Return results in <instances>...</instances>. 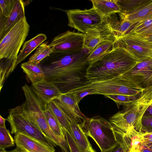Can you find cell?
<instances>
[{"mask_svg":"<svg viewBox=\"0 0 152 152\" xmlns=\"http://www.w3.org/2000/svg\"><path fill=\"white\" fill-rule=\"evenodd\" d=\"M31 88L37 95L46 104L59 98L62 94L56 85L45 79L32 84Z\"/></svg>","mask_w":152,"mask_h":152,"instance_id":"obj_14","label":"cell"},{"mask_svg":"<svg viewBox=\"0 0 152 152\" xmlns=\"http://www.w3.org/2000/svg\"><path fill=\"white\" fill-rule=\"evenodd\" d=\"M139 61L125 49L115 47L101 58L90 64L86 77L91 82L111 79L129 70Z\"/></svg>","mask_w":152,"mask_h":152,"instance_id":"obj_1","label":"cell"},{"mask_svg":"<svg viewBox=\"0 0 152 152\" xmlns=\"http://www.w3.org/2000/svg\"><path fill=\"white\" fill-rule=\"evenodd\" d=\"M48 42L42 43L36 49L35 52L30 57L28 62L39 64L45 58L53 52L52 48L48 45Z\"/></svg>","mask_w":152,"mask_h":152,"instance_id":"obj_28","label":"cell"},{"mask_svg":"<svg viewBox=\"0 0 152 152\" xmlns=\"http://www.w3.org/2000/svg\"><path fill=\"white\" fill-rule=\"evenodd\" d=\"M122 47L139 61L152 58V48L137 34L130 33L117 39L114 47Z\"/></svg>","mask_w":152,"mask_h":152,"instance_id":"obj_11","label":"cell"},{"mask_svg":"<svg viewBox=\"0 0 152 152\" xmlns=\"http://www.w3.org/2000/svg\"><path fill=\"white\" fill-rule=\"evenodd\" d=\"M30 26L25 17L14 25L0 39V59L16 62L19 50L28 36Z\"/></svg>","mask_w":152,"mask_h":152,"instance_id":"obj_5","label":"cell"},{"mask_svg":"<svg viewBox=\"0 0 152 152\" xmlns=\"http://www.w3.org/2000/svg\"><path fill=\"white\" fill-rule=\"evenodd\" d=\"M15 0H0V18L7 17L13 8Z\"/></svg>","mask_w":152,"mask_h":152,"instance_id":"obj_32","label":"cell"},{"mask_svg":"<svg viewBox=\"0 0 152 152\" xmlns=\"http://www.w3.org/2000/svg\"><path fill=\"white\" fill-rule=\"evenodd\" d=\"M144 145L147 144L152 143V132H142Z\"/></svg>","mask_w":152,"mask_h":152,"instance_id":"obj_38","label":"cell"},{"mask_svg":"<svg viewBox=\"0 0 152 152\" xmlns=\"http://www.w3.org/2000/svg\"><path fill=\"white\" fill-rule=\"evenodd\" d=\"M134 152H141L140 151H136Z\"/></svg>","mask_w":152,"mask_h":152,"instance_id":"obj_46","label":"cell"},{"mask_svg":"<svg viewBox=\"0 0 152 152\" xmlns=\"http://www.w3.org/2000/svg\"><path fill=\"white\" fill-rule=\"evenodd\" d=\"M88 83L86 86L91 88L95 94L134 96L141 94L143 90L129 87L112 79L102 81H88Z\"/></svg>","mask_w":152,"mask_h":152,"instance_id":"obj_12","label":"cell"},{"mask_svg":"<svg viewBox=\"0 0 152 152\" xmlns=\"http://www.w3.org/2000/svg\"><path fill=\"white\" fill-rule=\"evenodd\" d=\"M20 66L32 84L45 79L44 71L39 64L28 61L22 63Z\"/></svg>","mask_w":152,"mask_h":152,"instance_id":"obj_24","label":"cell"},{"mask_svg":"<svg viewBox=\"0 0 152 152\" xmlns=\"http://www.w3.org/2000/svg\"><path fill=\"white\" fill-rule=\"evenodd\" d=\"M144 146L152 150V143L146 144L144 145Z\"/></svg>","mask_w":152,"mask_h":152,"instance_id":"obj_43","label":"cell"},{"mask_svg":"<svg viewBox=\"0 0 152 152\" xmlns=\"http://www.w3.org/2000/svg\"><path fill=\"white\" fill-rule=\"evenodd\" d=\"M85 34L84 48L87 49L90 54L99 43L104 41L115 42L117 39L109 16L102 18L100 23L88 30Z\"/></svg>","mask_w":152,"mask_h":152,"instance_id":"obj_9","label":"cell"},{"mask_svg":"<svg viewBox=\"0 0 152 152\" xmlns=\"http://www.w3.org/2000/svg\"><path fill=\"white\" fill-rule=\"evenodd\" d=\"M121 12L120 14L126 15L135 11L152 0H116Z\"/></svg>","mask_w":152,"mask_h":152,"instance_id":"obj_26","label":"cell"},{"mask_svg":"<svg viewBox=\"0 0 152 152\" xmlns=\"http://www.w3.org/2000/svg\"><path fill=\"white\" fill-rule=\"evenodd\" d=\"M140 151L141 152H152V150L144 146Z\"/></svg>","mask_w":152,"mask_h":152,"instance_id":"obj_41","label":"cell"},{"mask_svg":"<svg viewBox=\"0 0 152 152\" xmlns=\"http://www.w3.org/2000/svg\"><path fill=\"white\" fill-rule=\"evenodd\" d=\"M116 14H113L109 17L111 26L118 39L130 33L137 23L134 24L120 17L119 20Z\"/></svg>","mask_w":152,"mask_h":152,"instance_id":"obj_20","label":"cell"},{"mask_svg":"<svg viewBox=\"0 0 152 152\" xmlns=\"http://www.w3.org/2000/svg\"><path fill=\"white\" fill-rule=\"evenodd\" d=\"M0 152H7L5 148H0Z\"/></svg>","mask_w":152,"mask_h":152,"instance_id":"obj_45","label":"cell"},{"mask_svg":"<svg viewBox=\"0 0 152 152\" xmlns=\"http://www.w3.org/2000/svg\"><path fill=\"white\" fill-rule=\"evenodd\" d=\"M54 100L70 121L80 124L87 118L81 112L78 104L71 93L62 94L59 98Z\"/></svg>","mask_w":152,"mask_h":152,"instance_id":"obj_13","label":"cell"},{"mask_svg":"<svg viewBox=\"0 0 152 152\" xmlns=\"http://www.w3.org/2000/svg\"><path fill=\"white\" fill-rule=\"evenodd\" d=\"M85 34L68 30L55 37L48 45L53 52L76 53L84 48Z\"/></svg>","mask_w":152,"mask_h":152,"instance_id":"obj_10","label":"cell"},{"mask_svg":"<svg viewBox=\"0 0 152 152\" xmlns=\"http://www.w3.org/2000/svg\"><path fill=\"white\" fill-rule=\"evenodd\" d=\"M65 132L71 152H82L73 139L70 133L65 129Z\"/></svg>","mask_w":152,"mask_h":152,"instance_id":"obj_34","label":"cell"},{"mask_svg":"<svg viewBox=\"0 0 152 152\" xmlns=\"http://www.w3.org/2000/svg\"><path fill=\"white\" fill-rule=\"evenodd\" d=\"M93 7L102 18L107 17L111 15L120 13V8L116 0H91Z\"/></svg>","mask_w":152,"mask_h":152,"instance_id":"obj_18","label":"cell"},{"mask_svg":"<svg viewBox=\"0 0 152 152\" xmlns=\"http://www.w3.org/2000/svg\"><path fill=\"white\" fill-rule=\"evenodd\" d=\"M141 125L142 132H152V116L142 117Z\"/></svg>","mask_w":152,"mask_h":152,"instance_id":"obj_33","label":"cell"},{"mask_svg":"<svg viewBox=\"0 0 152 152\" xmlns=\"http://www.w3.org/2000/svg\"><path fill=\"white\" fill-rule=\"evenodd\" d=\"M80 125L86 135L96 143L101 152L110 148L118 142L110 123L100 116L87 117Z\"/></svg>","mask_w":152,"mask_h":152,"instance_id":"obj_3","label":"cell"},{"mask_svg":"<svg viewBox=\"0 0 152 152\" xmlns=\"http://www.w3.org/2000/svg\"><path fill=\"white\" fill-rule=\"evenodd\" d=\"M124 144L128 152L140 151L144 146L142 132L136 131L134 128L129 129L122 137H116Z\"/></svg>","mask_w":152,"mask_h":152,"instance_id":"obj_17","label":"cell"},{"mask_svg":"<svg viewBox=\"0 0 152 152\" xmlns=\"http://www.w3.org/2000/svg\"><path fill=\"white\" fill-rule=\"evenodd\" d=\"M25 2L22 0H15L11 12L7 18H0V39L12 27L25 17Z\"/></svg>","mask_w":152,"mask_h":152,"instance_id":"obj_15","label":"cell"},{"mask_svg":"<svg viewBox=\"0 0 152 152\" xmlns=\"http://www.w3.org/2000/svg\"><path fill=\"white\" fill-rule=\"evenodd\" d=\"M7 119L3 118L1 115H0V127H6L5 125V121Z\"/></svg>","mask_w":152,"mask_h":152,"instance_id":"obj_40","label":"cell"},{"mask_svg":"<svg viewBox=\"0 0 152 152\" xmlns=\"http://www.w3.org/2000/svg\"><path fill=\"white\" fill-rule=\"evenodd\" d=\"M70 134L82 152H86L91 148L87 136L83 132L80 124L69 121Z\"/></svg>","mask_w":152,"mask_h":152,"instance_id":"obj_22","label":"cell"},{"mask_svg":"<svg viewBox=\"0 0 152 152\" xmlns=\"http://www.w3.org/2000/svg\"><path fill=\"white\" fill-rule=\"evenodd\" d=\"M7 119L11 126V133H21L29 136L48 147L54 152L56 146L31 121L23 104L10 110Z\"/></svg>","mask_w":152,"mask_h":152,"instance_id":"obj_4","label":"cell"},{"mask_svg":"<svg viewBox=\"0 0 152 152\" xmlns=\"http://www.w3.org/2000/svg\"><path fill=\"white\" fill-rule=\"evenodd\" d=\"M152 103V87L143 90L137 99L124 106L123 109L111 117L109 121L114 132L123 135L132 128L142 132L143 115Z\"/></svg>","mask_w":152,"mask_h":152,"instance_id":"obj_2","label":"cell"},{"mask_svg":"<svg viewBox=\"0 0 152 152\" xmlns=\"http://www.w3.org/2000/svg\"><path fill=\"white\" fill-rule=\"evenodd\" d=\"M115 42L104 41L99 44L89 54L87 60L90 64L99 59L112 50Z\"/></svg>","mask_w":152,"mask_h":152,"instance_id":"obj_25","label":"cell"},{"mask_svg":"<svg viewBox=\"0 0 152 152\" xmlns=\"http://www.w3.org/2000/svg\"><path fill=\"white\" fill-rule=\"evenodd\" d=\"M86 152H96L92 147L87 150Z\"/></svg>","mask_w":152,"mask_h":152,"instance_id":"obj_44","label":"cell"},{"mask_svg":"<svg viewBox=\"0 0 152 152\" xmlns=\"http://www.w3.org/2000/svg\"><path fill=\"white\" fill-rule=\"evenodd\" d=\"M47 39V37L45 34L40 33L25 42L17 56L16 67L33 50L46 40Z\"/></svg>","mask_w":152,"mask_h":152,"instance_id":"obj_21","label":"cell"},{"mask_svg":"<svg viewBox=\"0 0 152 152\" xmlns=\"http://www.w3.org/2000/svg\"><path fill=\"white\" fill-rule=\"evenodd\" d=\"M16 147L23 152H54L37 139L18 133L14 137Z\"/></svg>","mask_w":152,"mask_h":152,"instance_id":"obj_16","label":"cell"},{"mask_svg":"<svg viewBox=\"0 0 152 152\" xmlns=\"http://www.w3.org/2000/svg\"><path fill=\"white\" fill-rule=\"evenodd\" d=\"M43 113L48 124L54 134L62 141L67 142L65 129H62L60 123L50 111L47 104L45 105Z\"/></svg>","mask_w":152,"mask_h":152,"instance_id":"obj_23","label":"cell"},{"mask_svg":"<svg viewBox=\"0 0 152 152\" xmlns=\"http://www.w3.org/2000/svg\"><path fill=\"white\" fill-rule=\"evenodd\" d=\"M112 79L141 90L152 87V58L139 61L129 70Z\"/></svg>","mask_w":152,"mask_h":152,"instance_id":"obj_7","label":"cell"},{"mask_svg":"<svg viewBox=\"0 0 152 152\" xmlns=\"http://www.w3.org/2000/svg\"><path fill=\"white\" fill-rule=\"evenodd\" d=\"M152 116V103L149 105L144 112L142 117Z\"/></svg>","mask_w":152,"mask_h":152,"instance_id":"obj_39","label":"cell"},{"mask_svg":"<svg viewBox=\"0 0 152 152\" xmlns=\"http://www.w3.org/2000/svg\"><path fill=\"white\" fill-rule=\"evenodd\" d=\"M15 141L8 130L0 127V148L5 149L15 146Z\"/></svg>","mask_w":152,"mask_h":152,"instance_id":"obj_30","label":"cell"},{"mask_svg":"<svg viewBox=\"0 0 152 152\" xmlns=\"http://www.w3.org/2000/svg\"><path fill=\"white\" fill-rule=\"evenodd\" d=\"M117 140L118 142L116 144L103 152H128L123 142L120 140Z\"/></svg>","mask_w":152,"mask_h":152,"instance_id":"obj_35","label":"cell"},{"mask_svg":"<svg viewBox=\"0 0 152 152\" xmlns=\"http://www.w3.org/2000/svg\"><path fill=\"white\" fill-rule=\"evenodd\" d=\"M137 35L152 48V34L147 35Z\"/></svg>","mask_w":152,"mask_h":152,"instance_id":"obj_37","label":"cell"},{"mask_svg":"<svg viewBox=\"0 0 152 152\" xmlns=\"http://www.w3.org/2000/svg\"><path fill=\"white\" fill-rule=\"evenodd\" d=\"M25 96V110L31 121L52 142L57 137L54 134L45 118L43 111L45 104L34 93L31 87L25 84L22 87Z\"/></svg>","mask_w":152,"mask_h":152,"instance_id":"obj_6","label":"cell"},{"mask_svg":"<svg viewBox=\"0 0 152 152\" xmlns=\"http://www.w3.org/2000/svg\"><path fill=\"white\" fill-rule=\"evenodd\" d=\"M8 152H23L20 150L18 148H16L13 150L9 151Z\"/></svg>","mask_w":152,"mask_h":152,"instance_id":"obj_42","label":"cell"},{"mask_svg":"<svg viewBox=\"0 0 152 152\" xmlns=\"http://www.w3.org/2000/svg\"><path fill=\"white\" fill-rule=\"evenodd\" d=\"M118 13L121 18L126 19L134 24L152 20V0L129 14L122 15Z\"/></svg>","mask_w":152,"mask_h":152,"instance_id":"obj_19","label":"cell"},{"mask_svg":"<svg viewBox=\"0 0 152 152\" xmlns=\"http://www.w3.org/2000/svg\"><path fill=\"white\" fill-rule=\"evenodd\" d=\"M142 93L134 96L118 94H108L104 96L115 102L119 108L120 105L125 106L132 101L137 99L140 96Z\"/></svg>","mask_w":152,"mask_h":152,"instance_id":"obj_29","label":"cell"},{"mask_svg":"<svg viewBox=\"0 0 152 152\" xmlns=\"http://www.w3.org/2000/svg\"><path fill=\"white\" fill-rule=\"evenodd\" d=\"M50 111L60 123L63 129L70 131L69 121L57 103L53 100L47 104Z\"/></svg>","mask_w":152,"mask_h":152,"instance_id":"obj_27","label":"cell"},{"mask_svg":"<svg viewBox=\"0 0 152 152\" xmlns=\"http://www.w3.org/2000/svg\"><path fill=\"white\" fill-rule=\"evenodd\" d=\"M134 34L141 35H147L152 34V23L145 28Z\"/></svg>","mask_w":152,"mask_h":152,"instance_id":"obj_36","label":"cell"},{"mask_svg":"<svg viewBox=\"0 0 152 152\" xmlns=\"http://www.w3.org/2000/svg\"><path fill=\"white\" fill-rule=\"evenodd\" d=\"M68 18V25L85 34L88 29L100 23L102 18L92 8L86 9H75L64 10Z\"/></svg>","mask_w":152,"mask_h":152,"instance_id":"obj_8","label":"cell"},{"mask_svg":"<svg viewBox=\"0 0 152 152\" xmlns=\"http://www.w3.org/2000/svg\"><path fill=\"white\" fill-rule=\"evenodd\" d=\"M69 92L71 93L73 95L78 104L81 100L86 96L95 94L92 89L87 86L79 88Z\"/></svg>","mask_w":152,"mask_h":152,"instance_id":"obj_31","label":"cell"}]
</instances>
